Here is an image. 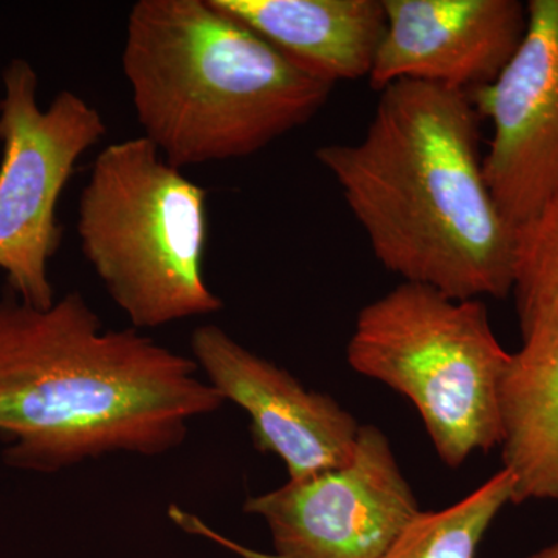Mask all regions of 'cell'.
Wrapping results in <instances>:
<instances>
[{
  "instance_id": "obj_1",
  "label": "cell",
  "mask_w": 558,
  "mask_h": 558,
  "mask_svg": "<svg viewBox=\"0 0 558 558\" xmlns=\"http://www.w3.org/2000/svg\"><path fill=\"white\" fill-rule=\"evenodd\" d=\"M223 403L193 359L138 329H106L78 292L46 311L11 290L0 301V435L11 468L161 457Z\"/></svg>"
},
{
  "instance_id": "obj_2",
  "label": "cell",
  "mask_w": 558,
  "mask_h": 558,
  "mask_svg": "<svg viewBox=\"0 0 558 558\" xmlns=\"http://www.w3.org/2000/svg\"><path fill=\"white\" fill-rule=\"evenodd\" d=\"M374 256L405 282L457 300L512 292L515 227L484 178L470 95L421 81L380 90L357 143L315 154Z\"/></svg>"
},
{
  "instance_id": "obj_3",
  "label": "cell",
  "mask_w": 558,
  "mask_h": 558,
  "mask_svg": "<svg viewBox=\"0 0 558 558\" xmlns=\"http://www.w3.org/2000/svg\"><path fill=\"white\" fill-rule=\"evenodd\" d=\"M121 62L145 137L179 170L259 153L333 89L215 0H140Z\"/></svg>"
},
{
  "instance_id": "obj_4",
  "label": "cell",
  "mask_w": 558,
  "mask_h": 558,
  "mask_svg": "<svg viewBox=\"0 0 558 558\" xmlns=\"http://www.w3.org/2000/svg\"><path fill=\"white\" fill-rule=\"evenodd\" d=\"M207 197L145 135L95 159L80 197L81 250L132 328L222 310L204 277Z\"/></svg>"
},
{
  "instance_id": "obj_5",
  "label": "cell",
  "mask_w": 558,
  "mask_h": 558,
  "mask_svg": "<svg viewBox=\"0 0 558 558\" xmlns=\"http://www.w3.org/2000/svg\"><path fill=\"white\" fill-rule=\"evenodd\" d=\"M347 360L413 403L447 468L501 446L499 389L512 354L483 301L402 281L359 312Z\"/></svg>"
},
{
  "instance_id": "obj_6",
  "label": "cell",
  "mask_w": 558,
  "mask_h": 558,
  "mask_svg": "<svg viewBox=\"0 0 558 558\" xmlns=\"http://www.w3.org/2000/svg\"><path fill=\"white\" fill-rule=\"evenodd\" d=\"M0 100V269L11 292L35 310H50L54 292L49 260L62 229L57 207L76 161L106 134L94 106L62 90L43 110L38 75L24 60L2 73Z\"/></svg>"
},
{
  "instance_id": "obj_7",
  "label": "cell",
  "mask_w": 558,
  "mask_h": 558,
  "mask_svg": "<svg viewBox=\"0 0 558 558\" xmlns=\"http://www.w3.org/2000/svg\"><path fill=\"white\" fill-rule=\"evenodd\" d=\"M245 512L269 529L277 558H380L422 512L388 436L360 427L339 469L248 498Z\"/></svg>"
},
{
  "instance_id": "obj_8",
  "label": "cell",
  "mask_w": 558,
  "mask_h": 558,
  "mask_svg": "<svg viewBox=\"0 0 558 558\" xmlns=\"http://www.w3.org/2000/svg\"><path fill=\"white\" fill-rule=\"evenodd\" d=\"M526 5L519 49L494 83L469 94L492 124L484 178L515 229L558 191V0Z\"/></svg>"
},
{
  "instance_id": "obj_9",
  "label": "cell",
  "mask_w": 558,
  "mask_h": 558,
  "mask_svg": "<svg viewBox=\"0 0 558 558\" xmlns=\"http://www.w3.org/2000/svg\"><path fill=\"white\" fill-rule=\"evenodd\" d=\"M190 347L204 379L248 414L253 442L284 462L289 481L339 469L354 457L362 424L332 396L307 389L219 326L194 329Z\"/></svg>"
},
{
  "instance_id": "obj_10",
  "label": "cell",
  "mask_w": 558,
  "mask_h": 558,
  "mask_svg": "<svg viewBox=\"0 0 558 558\" xmlns=\"http://www.w3.org/2000/svg\"><path fill=\"white\" fill-rule=\"evenodd\" d=\"M387 24L368 80L421 81L465 94L498 78L527 27L520 0H384Z\"/></svg>"
},
{
  "instance_id": "obj_11",
  "label": "cell",
  "mask_w": 558,
  "mask_h": 558,
  "mask_svg": "<svg viewBox=\"0 0 558 558\" xmlns=\"http://www.w3.org/2000/svg\"><path fill=\"white\" fill-rule=\"evenodd\" d=\"M312 78H368L387 14L384 0H215Z\"/></svg>"
},
{
  "instance_id": "obj_12",
  "label": "cell",
  "mask_w": 558,
  "mask_h": 558,
  "mask_svg": "<svg viewBox=\"0 0 558 558\" xmlns=\"http://www.w3.org/2000/svg\"><path fill=\"white\" fill-rule=\"evenodd\" d=\"M502 464L512 505L558 501V347L539 362L512 354L499 389Z\"/></svg>"
},
{
  "instance_id": "obj_13",
  "label": "cell",
  "mask_w": 558,
  "mask_h": 558,
  "mask_svg": "<svg viewBox=\"0 0 558 558\" xmlns=\"http://www.w3.org/2000/svg\"><path fill=\"white\" fill-rule=\"evenodd\" d=\"M523 362H539L558 347V191L515 229L512 292Z\"/></svg>"
},
{
  "instance_id": "obj_14",
  "label": "cell",
  "mask_w": 558,
  "mask_h": 558,
  "mask_svg": "<svg viewBox=\"0 0 558 558\" xmlns=\"http://www.w3.org/2000/svg\"><path fill=\"white\" fill-rule=\"evenodd\" d=\"M512 497V476L501 469L449 508L422 510L380 558H476L488 527Z\"/></svg>"
},
{
  "instance_id": "obj_15",
  "label": "cell",
  "mask_w": 558,
  "mask_h": 558,
  "mask_svg": "<svg viewBox=\"0 0 558 558\" xmlns=\"http://www.w3.org/2000/svg\"><path fill=\"white\" fill-rule=\"evenodd\" d=\"M529 558H558V542L545 546V548L537 550V553L532 554Z\"/></svg>"
}]
</instances>
